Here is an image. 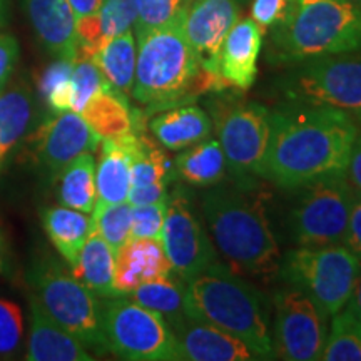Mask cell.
<instances>
[{
	"instance_id": "cell-34",
	"label": "cell",
	"mask_w": 361,
	"mask_h": 361,
	"mask_svg": "<svg viewBox=\"0 0 361 361\" xmlns=\"http://www.w3.org/2000/svg\"><path fill=\"white\" fill-rule=\"evenodd\" d=\"M135 34L159 29L179 22L186 8V0H134Z\"/></svg>"
},
{
	"instance_id": "cell-15",
	"label": "cell",
	"mask_w": 361,
	"mask_h": 361,
	"mask_svg": "<svg viewBox=\"0 0 361 361\" xmlns=\"http://www.w3.org/2000/svg\"><path fill=\"white\" fill-rule=\"evenodd\" d=\"M239 0H192L179 19L183 34L200 57L202 69L219 74V52L239 20Z\"/></svg>"
},
{
	"instance_id": "cell-42",
	"label": "cell",
	"mask_w": 361,
	"mask_h": 361,
	"mask_svg": "<svg viewBox=\"0 0 361 361\" xmlns=\"http://www.w3.org/2000/svg\"><path fill=\"white\" fill-rule=\"evenodd\" d=\"M168 184H151V186L130 188L128 202L130 206L152 204L168 200Z\"/></svg>"
},
{
	"instance_id": "cell-27",
	"label": "cell",
	"mask_w": 361,
	"mask_h": 361,
	"mask_svg": "<svg viewBox=\"0 0 361 361\" xmlns=\"http://www.w3.org/2000/svg\"><path fill=\"white\" fill-rule=\"evenodd\" d=\"M92 61L99 66L112 89L124 96H130L137 61V45L133 30L107 40Z\"/></svg>"
},
{
	"instance_id": "cell-3",
	"label": "cell",
	"mask_w": 361,
	"mask_h": 361,
	"mask_svg": "<svg viewBox=\"0 0 361 361\" xmlns=\"http://www.w3.org/2000/svg\"><path fill=\"white\" fill-rule=\"evenodd\" d=\"M184 300L188 318L231 333L258 360L274 358L268 300L228 266L216 263L186 281Z\"/></svg>"
},
{
	"instance_id": "cell-41",
	"label": "cell",
	"mask_w": 361,
	"mask_h": 361,
	"mask_svg": "<svg viewBox=\"0 0 361 361\" xmlns=\"http://www.w3.org/2000/svg\"><path fill=\"white\" fill-rule=\"evenodd\" d=\"M343 246L350 252H353L361 261V196L356 194L353 206H351V213L348 219V228H346L345 239H343Z\"/></svg>"
},
{
	"instance_id": "cell-7",
	"label": "cell",
	"mask_w": 361,
	"mask_h": 361,
	"mask_svg": "<svg viewBox=\"0 0 361 361\" xmlns=\"http://www.w3.org/2000/svg\"><path fill=\"white\" fill-rule=\"evenodd\" d=\"M35 298L51 318L89 351L107 353L102 311L96 295L56 263H42L30 273Z\"/></svg>"
},
{
	"instance_id": "cell-18",
	"label": "cell",
	"mask_w": 361,
	"mask_h": 361,
	"mask_svg": "<svg viewBox=\"0 0 361 361\" xmlns=\"http://www.w3.org/2000/svg\"><path fill=\"white\" fill-rule=\"evenodd\" d=\"M264 30L252 19H241L226 35L219 52V74L226 87L247 90L258 74Z\"/></svg>"
},
{
	"instance_id": "cell-44",
	"label": "cell",
	"mask_w": 361,
	"mask_h": 361,
	"mask_svg": "<svg viewBox=\"0 0 361 361\" xmlns=\"http://www.w3.org/2000/svg\"><path fill=\"white\" fill-rule=\"evenodd\" d=\"M69 4L75 13V20H78L80 17L92 16V13L99 12L102 0H69Z\"/></svg>"
},
{
	"instance_id": "cell-51",
	"label": "cell",
	"mask_w": 361,
	"mask_h": 361,
	"mask_svg": "<svg viewBox=\"0 0 361 361\" xmlns=\"http://www.w3.org/2000/svg\"><path fill=\"white\" fill-rule=\"evenodd\" d=\"M239 2H245V0H239Z\"/></svg>"
},
{
	"instance_id": "cell-50",
	"label": "cell",
	"mask_w": 361,
	"mask_h": 361,
	"mask_svg": "<svg viewBox=\"0 0 361 361\" xmlns=\"http://www.w3.org/2000/svg\"><path fill=\"white\" fill-rule=\"evenodd\" d=\"M186 2H188V4H189V2H192V0H186Z\"/></svg>"
},
{
	"instance_id": "cell-30",
	"label": "cell",
	"mask_w": 361,
	"mask_h": 361,
	"mask_svg": "<svg viewBox=\"0 0 361 361\" xmlns=\"http://www.w3.org/2000/svg\"><path fill=\"white\" fill-rule=\"evenodd\" d=\"M34 116V99L24 87L0 92V162L17 147Z\"/></svg>"
},
{
	"instance_id": "cell-9",
	"label": "cell",
	"mask_w": 361,
	"mask_h": 361,
	"mask_svg": "<svg viewBox=\"0 0 361 361\" xmlns=\"http://www.w3.org/2000/svg\"><path fill=\"white\" fill-rule=\"evenodd\" d=\"M293 66L279 84L290 101L335 107L361 124V56H323Z\"/></svg>"
},
{
	"instance_id": "cell-43",
	"label": "cell",
	"mask_w": 361,
	"mask_h": 361,
	"mask_svg": "<svg viewBox=\"0 0 361 361\" xmlns=\"http://www.w3.org/2000/svg\"><path fill=\"white\" fill-rule=\"evenodd\" d=\"M345 179L353 188V191L361 196V133H358L355 139L351 154L348 159V166L345 171Z\"/></svg>"
},
{
	"instance_id": "cell-4",
	"label": "cell",
	"mask_w": 361,
	"mask_h": 361,
	"mask_svg": "<svg viewBox=\"0 0 361 361\" xmlns=\"http://www.w3.org/2000/svg\"><path fill=\"white\" fill-rule=\"evenodd\" d=\"M269 59L298 64L308 59L361 51V4L351 0H296L273 29Z\"/></svg>"
},
{
	"instance_id": "cell-36",
	"label": "cell",
	"mask_w": 361,
	"mask_h": 361,
	"mask_svg": "<svg viewBox=\"0 0 361 361\" xmlns=\"http://www.w3.org/2000/svg\"><path fill=\"white\" fill-rule=\"evenodd\" d=\"M106 40L133 30L135 24L134 0H102L97 12Z\"/></svg>"
},
{
	"instance_id": "cell-32",
	"label": "cell",
	"mask_w": 361,
	"mask_h": 361,
	"mask_svg": "<svg viewBox=\"0 0 361 361\" xmlns=\"http://www.w3.org/2000/svg\"><path fill=\"white\" fill-rule=\"evenodd\" d=\"M94 231L106 239L117 251L130 238V226H133V206L128 201L124 202H96L92 213Z\"/></svg>"
},
{
	"instance_id": "cell-33",
	"label": "cell",
	"mask_w": 361,
	"mask_h": 361,
	"mask_svg": "<svg viewBox=\"0 0 361 361\" xmlns=\"http://www.w3.org/2000/svg\"><path fill=\"white\" fill-rule=\"evenodd\" d=\"M72 67L74 59L54 61L39 79L42 99L54 112H66L72 107Z\"/></svg>"
},
{
	"instance_id": "cell-1",
	"label": "cell",
	"mask_w": 361,
	"mask_h": 361,
	"mask_svg": "<svg viewBox=\"0 0 361 361\" xmlns=\"http://www.w3.org/2000/svg\"><path fill=\"white\" fill-rule=\"evenodd\" d=\"M271 137L263 179L281 189L345 176L358 123L329 106L290 101L269 111Z\"/></svg>"
},
{
	"instance_id": "cell-40",
	"label": "cell",
	"mask_w": 361,
	"mask_h": 361,
	"mask_svg": "<svg viewBox=\"0 0 361 361\" xmlns=\"http://www.w3.org/2000/svg\"><path fill=\"white\" fill-rule=\"evenodd\" d=\"M19 59V44L12 35L0 34V92L6 89Z\"/></svg>"
},
{
	"instance_id": "cell-13",
	"label": "cell",
	"mask_w": 361,
	"mask_h": 361,
	"mask_svg": "<svg viewBox=\"0 0 361 361\" xmlns=\"http://www.w3.org/2000/svg\"><path fill=\"white\" fill-rule=\"evenodd\" d=\"M159 239L173 266V273L183 281H189L209 266L219 263L218 252L192 213L183 189H176L168 196V209Z\"/></svg>"
},
{
	"instance_id": "cell-26",
	"label": "cell",
	"mask_w": 361,
	"mask_h": 361,
	"mask_svg": "<svg viewBox=\"0 0 361 361\" xmlns=\"http://www.w3.org/2000/svg\"><path fill=\"white\" fill-rule=\"evenodd\" d=\"M174 176L197 188H211L223 183L228 162L218 139L207 137L194 144L174 161Z\"/></svg>"
},
{
	"instance_id": "cell-19",
	"label": "cell",
	"mask_w": 361,
	"mask_h": 361,
	"mask_svg": "<svg viewBox=\"0 0 361 361\" xmlns=\"http://www.w3.org/2000/svg\"><path fill=\"white\" fill-rule=\"evenodd\" d=\"M35 34L52 56L75 59L78 30L69 0H24Z\"/></svg>"
},
{
	"instance_id": "cell-31",
	"label": "cell",
	"mask_w": 361,
	"mask_h": 361,
	"mask_svg": "<svg viewBox=\"0 0 361 361\" xmlns=\"http://www.w3.org/2000/svg\"><path fill=\"white\" fill-rule=\"evenodd\" d=\"M322 360L361 361V322L350 310L343 308L331 316Z\"/></svg>"
},
{
	"instance_id": "cell-17",
	"label": "cell",
	"mask_w": 361,
	"mask_h": 361,
	"mask_svg": "<svg viewBox=\"0 0 361 361\" xmlns=\"http://www.w3.org/2000/svg\"><path fill=\"white\" fill-rule=\"evenodd\" d=\"M174 336L179 361L258 360L245 341L209 323L188 318L178 329H174Z\"/></svg>"
},
{
	"instance_id": "cell-35",
	"label": "cell",
	"mask_w": 361,
	"mask_h": 361,
	"mask_svg": "<svg viewBox=\"0 0 361 361\" xmlns=\"http://www.w3.org/2000/svg\"><path fill=\"white\" fill-rule=\"evenodd\" d=\"M109 84L92 59L75 57L72 67V107L71 111L79 112L90 99L96 97Z\"/></svg>"
},
{
	"instance_id": "cell-38",
	"label": "cell",
	"mask_w": 361,
	"mask_h": 361,
	"mask_svg": "<svg viewBox=\"0 0 361 361\" xmlns=\"http://www.w3.org/2000/svg\"><path fill=\"white\" fill-rule=\"evenodd\" d=\"M166 209H168V200L152 202V204L133 206L130 238H159Z\"/></svg>"
},
{
	"instance_id": "cell-46",
	"label": "cell",
	"mask_w": 361,
	"mask_h": 361,
	"mask_svg": "<svg viewBox=\"0 0 361 361\" xmlns=\"http://www.w3.org/2000/svg\"><path fill=\"white\" fill-rule=\"evenodd\" d=\"M6 24V0H0V27Z\"/></svg>"
},
{
	"instance_id": "cell-8",
	"label": "cell",
	"mask_w": 361,
	"mask_h": 361,
	"mask_svg": "<svg viewBox=\"0 0 361 361\" xmlns=\"http://www.w3.org/2000/svg\"><path fill=\"white\" fill-rule=\"evenodd\" d=\"M283 278L305 291L328 316L348 303L361 273V261L343 245L296 247L281 259Z\"/></svg>"
},
{
	"instance_id": "cell-24",
	"label": "cell",
	"mask_w": 361,
	"mask_h": 361,
	"mask_svg": "<svg viewBox=\"0 0 361 361\" xmlns=\"http://www.w3.org/2000/svg\"><path fill=\"white\" fill-rule=\"evenodd\" d=\"M89 128L102 139H121L134 133V117L128 96L107 84L79 112Z\"/></svg>"
},
{
	"instance_id": "cell-14",
	"label": "cell",
	"mask_w": 361,
	"mask_h": 361,
	"mask_svg": "<svg viewBox=\"0 0 361 361\" xmlns=\"http://www.w3.org/2000/svg\"><path fill=\"white\" fill-rule=\"evenodd\" d=\"M30 144L40 166L57 178L67 164L85 152H92L101 137L89 128L84 117L74 111L59 112L35 130Z\"/></svg>"
},
{
	"instance_id": "cell-45",
	"label": "cell",
	"mask_w": 361,
	"mask_h": 361,
	"mask_svg": "<svg viewBox=\"0 0 361 361\" xmlns=\"http://www.w3.org/2000/svg\"><path fill=\"white\" fill-rule=\"evenodd\" d=\"M345 308L350 310L351 313H353L356 318H358L361 322V273H360L358 279H356L353 293H351L348 303H346Z\"/></svg>"
},
{
	"instance_id": "cell-23",
	"label": "cell",
	"mask_w": 361,
	"mask_h": 361,
	"mask_svg": "<svg viewBox=\"0 0 361 361\" xmlns=\"http://www.w3.org/2000/svg\"><path fill=\"white\" fill-rule=\"evenodd\" d=\"M42 226L59 255L69 266L75 263L85 241L94 233L92 216L67 206L44 209Z\"/></svg>"
},
{
	"instance_id": "cell-6",
	"label": "cell",
	"mask_w": 361,
	"mask_h": 361,
	"mask_svg": "<svg viewBox=\"0 0 361 361\" xmlns=\"http://www.w3.org/2000/svg\"><path fill=\"white\" fill-rule=\"evenodd\" d=\"M207 106L234 180L263 179L271 137L269 111L258 102L234 97L211 99Z\"/></svg>"
},
{
	"instance_id": "cell-12",
	"label": "cell",
	"mask_w": 361,
	"mask_h": 361,
	"mask_svg": "<svg viewBox=\"0 0 361 361\" xmlns=\"http://www.w3.org/2000/svg\"><path fill=\"white\" fill-rule=\"evenodd\" d=\"M274 358L286 361L322 360L329 316L300 288L279 290L273 298Z\"/></svg>"
},
{
	"instance_id": "cell-20",
	"label": "cell",
	"mask_w": 361,
	"mask_h": 361,
	"mask_svg": "<svg viewBox=\"0 0 361 361\" xmlns=\"http://www.w3.org/2000/svg\"><path fill=\"white\" fill-rule=\"evenodd\" d=\"M25 360L29 361H92L94 356L78 338L45 313L35 296L30 298V335Z\"/></svg>"
},
{
	"instance_id": "cell-21",
	"label": "cell",
	"mask_w": 361,
	"mask_h": 361,
	"mask_svg": "<svg viewBox=\"0 0 361 361\" xmlns=\"http://www.w3.org/2000/svg\"><path fill=\"white\" fill-rule=\"evenodd\" d=\"M149 129L169 151H180L211 137L213 121L197 106H176L161 111L149 123Z\"/></svg>"
},
{
	"instance_id": "cell-28",
	"label": "cell",
	"mask_w": 361,
	"mask_h": 361,
	"mask_svg": "<svg viewBox=\"0 0 361 361\" xmlns=\"http://www.w3.org/2000/svg\"><path fill=\"white\" fill-rule=\"evenodd\" d=\"M184 291H186V281L173 273L168 278L139 286L130 293V300L159 313L174 331L188 319Z\"/></svg>"
},
{
	"instance_id": "cell-2",
	"label": "cell",
	"mask_w": 361,
	"mask_h": 361,
	"mask_svg": "<svg viewBox=\"0 0 361 361\" xmlns=\"http://www.w3.org/2000/svg\"><path fill=\"white\" fill-rule=\"evenodd\" d=\"M202 209L221 255L234 271L271 276L281 266V251L271 229L263 194L252 180L207 188Z\"/></svg>"
},
{
	"instance_id": "cell-29",
	"label": "cell",
	"mask_w": 361,
	"mask_h": 361,
	"mask_svg": "<svg viewBox=\"0 0 361 361\" xmlns=\"http://www.w3.org/2000/svg\"><path fill=\"white\" fill-rule=\"evenodd\" d=\"M59 200L62 206L90 214L97 202L96 159L92 152H85L67 164L57 176Z\"/></svg>"
},
{
	"instance_id": "cell-49",
	"label": "cell",
	"mask_w": 361,
	"mask_h": 361,
	"mask_svg": "<svg viewBox=\"0 0 361 361\" xmlns=\"http://www.w3.org/2000/svg\"><path fill=\"white\" fill-rule=\"evenodd\" d=\"M2 166H4V164H2V162H0V169H2Z\"/></svg>"
},
{
	"instance_id": "cell-11",
	"label": "cell",
	"mask_w": 361,
	"mask_h": 361,
	"mask_svg": "<svg viewBox=\"0 0 361 361\" xmlns=\"http://www.w3.org/2000/svg\"><path fill=\"white\" fill-rule=\"evenodd\" d=\"M290 214V233L298 247L343 245L356 192L345 176H333L300 188Z\"/></svg>"
},
{
	"instance_id": "cell-37",
	"label": "cell",
	"mask_w": 361,
	"mask_h": 361,
	"mask_svg": "<svg viewBox=\"0 0 361 361\" xmlns=\"http://www.w3.org/2000/svg\"><path fill=\"white\" fill-rule=\"evenodd\" d=\"M24 331V319L19 306L0 300V356H12L19 350Z\"/></svg>"
},
{
	"instance_id": "cell-39",
	"label": "cell",
	"mask_w": 361,
	"mask_h": 361,
	"mask_svg": "<svg viewBox=\"0 0 361 361\" xmlns=\"http://www.w3.org/2000/svg\"><path fill=\"white\" fill-rule=\"evenodd\" d=\"M296 0H252L251 19L261 29H274L290 17Z\"/></svg>"
},
{
	"instance_id": "cell-48",
	"label": "cell",
	"mask_w": 361,
	"mask_h": 361,
	"mask_svg": "<svg viewBox=\"0 0 361 361\" xmlns=\"http://www.w3.org/2000/svg\"><path fill=\"white\" fill-rule=\"evenodd\" d=\"M351 2H356V4H361V0H351Z\"/></svg>"
},
{
	"instance_id": "cell-47",
	"label": "cell",
	"mask_w": 361,
	"mask_h": 361,
	"mask_svg": "<svg viewBox=\"0 0 361 361\" xmlns=\"http://www.w3.org/2000/svg\"><path fill=\"white\" fill-rule=\"evenodd\" d=\"M4 251H6V247H4V239L2 234H0V271L4 268Z\"/></svg>"
},
{
	"instance_id": "cell-16",
	"label": "cell",
	"mask_w": 361,
	"mask_h": 361,
	"mask_svg": "<svg viewBox=\"0 0 361 361\" xmlns=\"http://www.w3.org/2000/svg\"><path fill=\"white\" fill-rule=\"evenodd\" d=\"M171 274L173 266L159 238H129L116 251L114 288L119 296Z\"/></svg>"
},
{
	"instance_id": "cell-10",
	"label": "cell",
	"mask_w": 361,
	"mask_h": 361,
	"mask_svg": "<svg viewBox=\"0 0 361 361\" xmlns=\"http://www.w3.org/2000/svg\"><path fill=\"white\" fill-rule=\"evenodd\" d=\"M107 351L130 361H176L174 331L156 311L130 298H107L101 305Z\"/></svg>"
},
{
	"instance_id": "cell-25",
	"label": "cell",
	"mask_w": 361,
	"mask_h": 361,
	"mask_svg": "<svg viewBox=\"0 0 361 361\" xmlns=\"http://www.w3.org/2000/svg\"><path fill=\"white\" fill-rule=\"evenodd\" d=\"M97 202H124L130 191V154L117 139H102L96 166Z\"/></svg>"
},
{
	"instance_id": "cell-22",
	"label": "cell",
	"mask_w": 361,
	"mask_h": 361,
	"mask_svg": "<svg viewBox=\"0 0 361 361\" xmlns=\"http://www.w3.org/2000/svg\"><path fill=\"white\" fill-rule=\"evenodd\" d=\"M72 274L85 284L94 295L116 298V251L101 234L94 231L80 250L75 263L71 266Z\"/></svg>"
},
{
	"instance_id": "cell-5",
	"label": "cell",
	"mask_w": 361,
	"mask_h": 361,
	"mask_svg": "<svg viewBox=\"0 0 361 361\" xmlns=\"http://www.w3.org/2000/svg\"><path fill=\"white\" fill-rule=\"evenodd\" d=\"M200 57L179 22L137 34L133 96L149 111H164L201 96Z\"/></svg>"
}]
</instances>
